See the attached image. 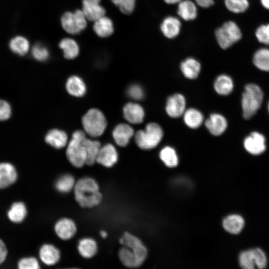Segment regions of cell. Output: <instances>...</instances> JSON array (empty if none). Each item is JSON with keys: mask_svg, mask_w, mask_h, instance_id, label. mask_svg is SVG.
Here are the masks:
<instances>
[{"mask_svg": "<svg viewBox=\"0 0 269 269\" xmlns=\"http://www.w3.org/2000/svg\"><path fill=\"white\" fill-rule=\"evenodd\" d=\"M244 146L250 153L253 155L260 154L266 148L265 137L260 133L253 132L245 138Z\"/></svg>", "mask_w": 269, "mask_h": 269, "instance_id": "cell-9", "label": "cell"}, {"mask_svg": "<svg viewBox=\"0 0 269 269\" xmlns=\"http://www.w3.org/2000/svg\"><path fill=\"white\" fill-rule=\"evenodd\" d=\"M11 114V109L9 104L5 100H0V121L9 119Z\"/></svg>", "mask_w": 269, "mask_h": 269, "instance_id": "cell-45", "label": "cell"}, {"mask_svg": "<svg viewBox=\"0 0 269 269\" xmlns=\"http://www.w3.org/2000/svg\"><path fill=\"white\" fill-rule=\"evenodd\" d=\"M183 120L188 127L191 129H196L202 124L203 116L198 110L190 108L184 112Z\"/></svg>", "mask_w": 269, "mask_h": 269, "instance_id": "cell-32", "label": "cell"}, {"mask_svg": "<svg viewBox=\"0 0 269 269\" xmlns=\"http://www.w3.org/2000/svg\"><path fill=\"white\" fill-rule=\"evenodd\" d=\"M194 1L196 4L203 8H208L215 3L214 0H194Z\"/></svg>", "mask_w": 269, "mask_h": 269, "instance_id": "cell-47", "label": "cell"}, {"mask_svg": "<svg viewBox=\"0 0 269 269\" xmlns=\"http://www.w3.org/2000/svg\"><path fill=\"white\" fill-rule=\"evenodd\" d=\"M253 63L258 69L269 72V47L265 46L258 49L253 54Z\"/></svg>", "mask_w": 269, "mask_h": 269, "instance_id": "cell-21", "label": "cell"}, {"mask_svg": "<svg viewBox=\"0 0 269 269\" xmlns=\"http://www.w3.org/2000/svg\"><path fill=\"white\" fill-rule=\"evenodd\" d=\"M9 46L13 53L20 56H23L28 52L30 44L25 37L16 36L10 40Z\"/></svg>", "mask_w": 269, "mask_h": 269, "instance_id": "cell-31", "label": "cell"}, {"mask_svg": "<svg viewBox=\"0 0 269 269\" xmlns=\"http://www.w3.org/2000/svg\"><path fill=\"white\" fill-rule=\"evenodd\" d=\"M182 0H164V2L169 4L178 3Z\"/></svg>", "mask_w": 269, "mask_h": 269, "instance_id": "cell-49", "label": "cell"}, {"mask_svg": "<svg viewBox=\"0 0 269 269\" xmlns=\"http://www.w3.org/2000/svg\"><path fill=\"white\" fill-rule=\"evenodd\" d=\"M118 159V154L116 148L108 143L101 147L96 159V162L107 167L113 166Z\"/></svg>", "mask_w": 269, "mask_h": 269, "instance_id": "cell-12", "label": "cell"}, {"mask_svg": "<svg viewBox=\"0 0 269 269\" xmlns=\"http://www.w3.org/2000/svg\"><path fill=\"white\" fill-rule=\"evenodd\" d=\"M68 137L63 131L53 129L49 131L45 136L46 142L56 148L64 147L67 142Z\"/></svg>", "mask_w": 269, "mask_h": 269, "instance_id": "cell-25", "label": "cell"}, {"mask_svg": "<svg viewBox=\"0 0 269 269\" xmlns=\"http://www.w3.org/2000/svg\"><path fill=\"white\" fill-rule=\"evenodd\" d=\"M97 244L92 238H83L79 242L78 252L85 258H91L94 256L97 253Z\"/></svg>", "mask_w": 269, "mask_h": 269, "instance_id": "cell-27", "label": "cell"}, {"mask_svg": "<svg viewBox=\"0 0 269 269\" xmlns=\"http://www.w3.org/2000/svg\"><path fill=\"white\" fill-rule=\"evenodd\" d=\"M54 230L57 235L64 240L72 238L75 234L77 228L74 222L70 219L63 218L55 225Z\"/></svg>", "mask_w": 269, "mask_h": 269, "instance_id": "cell-13", "label": "cell"}, {"mask_svg": "<svg viewBox=\"0 0 269 269\" xmlns=\"http://www.w3.org/2000/svg\"><path fill=\"white\" fill-rule=\"evenodd\" d=\"M39 257L44 264L47 266H52L59 261L60 253L54 246L44 244L40 249Z\"/></svg>", "mask_w": 269, "mask_h": 269, "instance_id": "cell-19", "label": "cell"}, {"mask_svg": "<svg viewBox=\"0 0 269 269\" xmlns=\"http://www.w3.org/2000/svg\"><path fill=\"white\" fill-rule=\"evenodd\" d=\"M7 253L6 246L3 242L0 239V265L5 260Z\"/></svg>", "mask_w": 269, "mask_h": 269, "instance_id": "cell-46", "label": "cell"}, {"mask_svg": "<svg viewBox=\"0 0 269 269\" xmlns=\"http://www.w3.org/2000/svg\"><path fill=\"white\" fill-rule=\"evenodd\" d=\"M239 264L245 269H253L256 266L253 249L242 252L239 256Z\"/></svg>", "mask_w": 269, "mask_h": 269, "instance_id": "cell-38", "label": "cell"}, {"mask_svg": "<svg viewBox=\"0 0 269 269\" xmlns=\"http://www.w3.org/2000/svg\"><path fill=\"white\" fill-rule=\"evenodd\" d=\"M262 6L267 10H269V0H260Z\"/></svg>", "mask_w": 269, "mask_h": 269, "instance_id": "cell-48", "label": "cell"}, {"mask_svg": "<svg viewBox=\"0 0 269 269\" xmlns=\"http://www.w3.org/2000/svg\"><path fill=\"white\" fill-rule=\"evenodd\" d=\"M112 1L122 12L127 14L132 13L135 6V0H112Z\"/></svg>", "mask_w": 269, "mask_h": 269, "instance_id": "cell-41", "label": "cell"}, {"mask_svg": "<svg viewBox=\"0 0 269 269\" xmlns=\"http://www.w3.org/2000/svg\"><path fill=\"white\" fill-rule=\"evenodd\" d=\"M20 269H37L40 268L38 262L33 257L25 258L18 262Z\"/></svg>", "mask_w": 269, "mask_h": 269, "instance_id": "cell-42", "label": "cell"}, {"mask_svg": "<svg viewBox=\"0 0 269 269\" xmlns=\"http://www.w3.org/2000/svg\"><path fill=\"white\" fill-rule=\"evenodd\" d=\"M178 5L177 13L183 20H192L197 16L196 3L191 0H183Z\"/></svg>", "mask_w": 269, "mask_h": 269, "instance_id": "cell-20", "label": "cell"}, {"mask_svg": "<svg viewBox=\"0 0 269 269\" xmlns=\"http://www.w3.org/2000/svg\"><path fill=\"white\" fill-rule=\"evenodd\" d=\"M159 157L165 165L169 167H174L178 164V159L176 152L170 146L163 147L160 151Z\"/></svg>", "mask_w": 269, "mask_h": 269, "instance_id": "cell-36", "label": "cell"}, {"mask_svg": "<svg viewBox=\"0 0 269 269\" xmlns=\"http://www.w3.org/2000/svg\"><path fill=\"white\" fill-rule=\"evenodd\" d=\"M227 9L234 14L245 12L250 7L249 0H224Z\"/></svg>", "mask_w": 269, "mask_h": 269, "instance_id": "cell-37", "label": "cell"}, {"mask_svg": "<svg viewBox=\"0 0 269 269\" xmlns=\"http://www.w3.org/2000/svg\"><path fill=\"white\" fill-rule=\"evenodd\" d=\"M87 154L86 164L89 165L93 164L101 148V144L97 140H91L85 138L83 140Z\"/></svg>", "mask_w": 269, "mask_h": 269, "instance_id": "cell-30", "label": "cell"}, {"mask_svg": "<svg viewBox=\"0 0 269 269\" xmlns=\"http://www.w3.org/2000/svg\"><path fill=\"white\" fill-rule=\"evenodd\" d=\"M215 35L219 46L225 50L240 41L242 38L243 33L239 25L235 21L228 20L216 29Z\"/></svg>", "mask_w": 269, "mask_h": 269, "instance_id": "cell-3", "label": "cell"}, {"mask_svg": "<svg viewBox=\"0 0 269 269\" xmlns=\"http://www.w3.org/2000/svg\"><path fill=\"white\" fill-rule=\"evenodd\" d=\"M125 119L132 124H139L142 122L144 112L142 107L139 104L134 103L127 104L123 109Z\"/></svg>", "mask_w": 269, "mask_h": 269, "instance_id": "cell-15", "label": "cell"}, {"mask_svg": "<svg viewBox=\"0 0 269 269\" xmlns=\"http://www.w3.org/2000/svg\"><path fill=\"white\" fill-rule=\"evenodd\" d=\"M268 110H269V105H268Z\"/></svg>", "mask_w": 269, "mask_h": 269, "instance_id": "cell-51", "label": "cell"}, {"mask_svg": "<svg viewBox=\"0 0 269 269\" xmlns=\"http://www.w3.org/2000/svg\"><path fill=\"white\" fill-rule=\"evenodd\" d=\"M16 178V171L11 164L0 163V188H4L11 185Z\"/></svg>", "mask_w": 269, "mask_h": 269, "instance_id": "cell-18", "label": "cell"}, {"mask_svg": "<svg viewBox=\"0 0 269 269\" xmlns=\"http://www.w3.org/2000/svg\"><path fill=\"white\" fill-rule=\"evenodd\" d=\"M180 69L184 76L190 79L197 78L201 70V65L195 59L189 57L180 64Z\"/></svg>", "mask_w": 269, "mask_h": 269, "instance_id": "cell-22", "label": "cell"}, {"mask_svg": "<svg viewBox=\"0 0 269 269\" xmlns=\"http://www.w3.org/2000/svg\"><path fill=\"white\" fill-rule=\"evenodd\" d=\"M76 182L73 176L69 174L62 175L56 181L55 186L60 192L66 193L74 189Z\"/></svg>", "mask_w": 269, "mask_h": 269, "instance_id": "cell-35", "label": "cell"}, {"mask_svg": "<svg viewBox=\"0 0 269 269\" xmlns=\"http://www.w3.org/2000/svg\"><path fill=\"white\" fill-rule=\"evenodd\" d=\"M101 0H82V11L87 19L95 21L105 15V9L100 4Z\"/></svg>", "mask_w": 269, "mask_h": 269, "instance_id": "cell-11", "label": "cell"}, {"mask_svg": "<svg viewBox=\"0 0 269 269\" xmlns=\"http://www.w3.org/2000/svg\"><path fill=\"white\" fill-rule=\"evenodd\" d=\"M163 136L161 128L157 124H148L144 130L138 131L135 134V141L141 149H149L155 147Z\"/></svg>", "mask_w": 269, "mask_h": 269, "instance_id": "cell-5", "label": "cell"}, {"mask_svg": "<svg viewBox=\"0 0 269 269\" xmlns=\"http://www.w3.org/2000/svg\"><path fill=\"white\" fill-rule=\"evenodd\" d=\"M185 105L183 96L180 94H174L170 96L167 100L166 113L172 118H178L184 114Z\"/></svg>", "mask_w": 269, "mask_h": 269, "instance_id": "cell-10", "label": "cell"}, {"mask_svg": "<svg viewBox=\"0 0 269 269\" xmlns=\"http://www.w3.org/2000/svg\"><path fill=\"white\" fill-rule=\"evenodd\" d=\"M129 96L135 100H139L143 98L144 93L142 88L138 85H133L129 87L127 91Z\"/></svg>", "mask_w": 269, "mask_h": 269, "instance_id": "cell-44", "label": "cell"}, {"mask_svg": "<svg viewBox=\"0 0 269 269\" xmlns=\"http://www.w3.org/2000/svg\"><path fill=\"white\" fill-rule=\"evenodd\" d=\"M263 98V92L258 85L249 84L245 86L242 98L243 116L245 119H250L256 114Z\"/></svg>", "mask_w": 269, "mask_h": 269, "instance_id": "cell-2", "label": "cell"}, {"mask_svg": "<svg viewBox=\"0 0 269 269\" xmlns=\"http://www.w3.org/2000/svg\"><path fill=\"white\" fill-rule=\"evenodd\" d=\"M59 46L62 50L64 56L66 59H74L79 54V46L77 43L72 38H63L60 42Z\"/></svg>", "mask_w": 269, "mask_h": 269, "instance_id": "cell-29", "label": "cell"}, {"mask_svg": "<svg viewBox=\"0 0 269 269\" xmlns=\"http://www.w3.org/2000/svg\"><path fill=\"white\" fill-rule=\"evenodd\" d=\"M134 131L129 125L121 124L117 125L113 132L114 139L117 144L125 146L133 136Z\"/></svg>", "mask_w": 269, "mask_h": 269, "instance_id": "cell-17", "label": "cell"}, {"mask_svg": "<svg viewBox=\"0 0 269 269\" xmlns=\"http://www.w3.org/2000/svg\"><path fill=\"white\" fill-rule=\"evenodd\" d=\"M181 23L179 19L174 16L166 17L160 25V30L165 37L173 39L177 37L181 30Z\"/></svg>", "mask_w": 269, "mask_h": 269, "instance_id": "cell-14", "label": "cell"}, {"mask_svg": "<svg viewBox=\"0 0 269 269\" xmlns=\"http://www.w3.org/2000/svg\"><path fill=\"white\" fill-rule=\"evenodd\" d=\"M122 245L131 249L135 254L139 262L142 264L144 261L147 250L141 241L129 233L126 232L120 239Z\"/></svg>", "mask_w": 269, "mask_h": 269, "instance_id": "cell-8", "label": "cell"}, {"mask_svg": "<svg viewBox=\"0 0 269 269\" xmlns=\"http://www.w3.org/2000/svg\"><path fill=\"white\" fill-rule=\"evenodd\" d=\"M87 18L82 10L74 12H66L61 17V22L63 29L71 34H76L84 30L87 26Z\"/></svg>", "mask_w": 269, "mask_h": 269, "instance_id": "cell-7", "label": "cell"}, {"mask_svg": "<svg viewBox=\"0 0 269 269\" xmlns=\"http://www.w3.org/2000/svg\"><path fill=\"white\" fill-rule=\"evenodd\" d=\"M119 256L121 262L128 268H136L141 265L134 253L127 247L124 246L120 250Z\"/></svg>", "mask_w": 269, "mask_h": 269, "instance_id": "cell-33", "label": "cell"}, {"mask_svg": "<svg viewBox=\"0 0 269 269\" xmlns=\"http://www.w3.org/2000/svg\"><path fill=\"white\" fill-rule=\"evenodd\" d=\"M85 138L82 131H75L67 148L66 155L69 162L77 168L82 167L86 163L87 154L83 142Z\"/></svg>", "mask_w": 269, "mask_h": 269, "instance_id": "cell-4", "label": "cell"}, {"mask_svg": "<svg viewBox=\"0 0 269 269\" xmlns=\"http://www.w3.org/2000/svg\"><path fill=\"white\" fill-rule=\"evenodd\" d=\"M234 88L232 78L226 74L219 75L214 82V89L216 92L221 95H227L232 92Z\"/></svg>", "mask_w": 269, "mask_h": 269, "instance_id": "cell-28", "label": "cell"}, {"mask_svg": "<svg viewBox=\"0 0 269 269\" xmlns=\"http://www.w3.org/2000/svg\"><path fill=\"white\" fill-rule=\"evenodd\" d=\"M245 221L243 217L237 214H233L226 217L223 221L224 229L228 232L239 234L243 229Z\"/></svg>", "mask_w": 269, "mask_h": 269, "instance_id": "cell-23", "label": "cell"}, {"mask_svg": "<svg viewBox=\"0 0 269 269\" xmlns=\"http://www.w3.org/2000/svg\"><path fill=\"white\" fill-rule=\"evenodd\" d=\"M256 266L259 269L266 268L267 260L264 252L259 248L253 249Z\"/></svg>", "mask_w": 269, "mask_h": 269, "instance_id": "cell-43", "label": "cell"}, {"mask_svg": "<svg viewBox=\"0 0 269 269\" xmlns=\"http://www.w3.org/2000/svg\"><path fill=\"white\" fill-rule=\"evenodd\" d=\"M93 29L99 36L106 37L113 33L114 25L111 19L104 15L95 21Z\"/></svg>", "mask_w": 269, "mask_h": 269, "instance_id": "cell-24", "label": "cell"}, {"mask_svg": "<svg viewBox=\"0 0 269 269\" xmlns=\"http://www.w3.org/2000/svg\"><path fill=\"white\" fill-rule=\"evenodd\" d=\"M26 214V207L21 202L14 203L7 213L9 220L14 223L22 222L25 218Z\"/></svg>", "mask_w": 269, "mask_h": 269, "instance_id": "cell-34", "label": "cell"}, {"mask_svg": "<svg viewBox=\"0 0 269 269\" xmlns=\"http://www.w3.org/2000/svg\"><path fill=\"white\" fill-rule=\"evenodd\" d=\"M255 35L260 43L269 46V23L259 25L255 31Z\"/></svg>", "mask_w": 269, "mask_h": 269, "instance_id": "cell-39", "label": "cell"}, {"mask_svg": "<svg viewBox=\"0 0 269 269\" xmlns=\"http://www.w3.org/2000/svg\"><path fill=\"white\" fill-rule=\"evenodd\" d=\"M82 124L87 134L92 136L96 137L102 135L104 132L107 121L100 110L92 109L83 116Z\"/></svg>", "mask_w": 269, "mask_h": 269, "instance_id": "cell-6", "label": "cell"}, {"mask_svg": "<svg viewBox=\"0 0 269 269\" xmlns=\"http://www.w3.org/2000/svg\"><path fill=\"white\" fill-rule=\"evenodd\" d=\"M68 92L75 97H82L86 93V88L83 81L79 77L73 76L69 78L66 82Z\"/></svg>", "mask_w": 269, "mask_h": 269, "instance_id": "cell-26", "label": "cell"}, {"mask_svg": "<svg viewBox=\"0 0 269 269\" xmlns=\"http://www.w3.org/2000/svg\"><path fill=\"white\" fill-rule=\"evenodd\" d=\"M100 234L101 237L103 238H106L108 236L107 233L105 231H101Z\"/></svg>", "mask_w": 269, "mask_h": 269, "instance_id": "cell-50", "label": "cell"}, {"mask_svg": "<svg viewBox=\"0 0 269 269\" xmlns=\"http://www.w3.org/2000/svg\"><path fill=\"white\" fill-rule=\"evenodd\" d=\"M74 196L78 203L83 208H92L98 205L102 199L96 181L89 177L79 179L74 188Z\"/></svg>", "mask_w": 269, "mask_h": 269, "instance_id": "cell-1", "label": "cell"}, {"mask_svg": "<svg viewBox=\"0 0 269 269\" xmlns=\"http://www.w3.org/2000/svg\"><path fill=\"white\" fill-rule=\"evenodd\" d=\"M205 126L211 134L214 135H219L226 130L227 122L222 115L213 114L206 121Z\"/></svg>", "mask_w": 269, "mask_h": 269, "instance_id": "cell-16", "label": "cell"}, {"mask_svg": "<svg viewBox=\"0 0 269 269\" xmlns=\"http://www.w3.org/2000/svg\"><path fill=\"white\" fill-rule=\"evenodd\" d=\"M31 54L34 59L39 61H45L49 57L48 49L40 43H37L32 47Z\"/></svg>", "mask_w": 269, "mask_h": 269, "instance_id": "cell-40", "label": "cell"}]
</instances>
